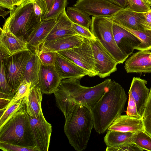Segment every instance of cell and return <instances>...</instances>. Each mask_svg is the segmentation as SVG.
<instances>
[{
  "label": "cell",
  "mask_w": 151,
  "mask_h": 151,
  "mask_svg": "<svg viewBox=\"0 0 151 151\" xmlns=\"http://www.w3.org/2000/svg\"><path fill=\"white\" fill-rule=\"evenodd\" d=\"M15 6H18L20 5L24 0H12Z\"/></svg>",
  "instance_id": "c3c4849f"
},
{
  "label": "cell",
  "mask_w": 151,
  "mask_h": 151,
  "mask_svg": "<svg viewBox=\"0 0 151 151\" xmlns=\"http://www.w3.org/2000/svg\"><path fill=\"white\" fill-rule=\"evenodd\" d=\"M67 2L68 0H54L51 7L42 21L56 18L65 9Z\"/></svg>",
  "instance_id": "f1b7e54d"
},
{
  "label": "cell",
  "mask_w": 151,
  "mask_h": 151,
  "mask_svg": "<svg viewBox=\"0 0 151 151\" xmlns=\"http://www.w3.org/2000/svg\"><path fill=\"white\" fill-rule=\"evenodd\" d=\"M37 86L31 88L25 96L26 111L29 116L37 117L42 110L41 103L42 94Z\"/></svg>",
  "instance_id": "603a6c76"
},
{
  "label": "cell",
  "mask_w": 151,
  "mask_h": 151,
  "mask_svg": "<svg viewBox=\"0 0 151 151\" xmlns=\"http://www.w3.org/2000/svg\"></svg>",
  "instance_id": "816d5d0a"
},
{
  "label": "cell",
  "mask_w": 151,
  "mask_h": 151,
  "mask_svg": "<svg viewBox=\"0 0 151 151\" xmlns=\"http://www.w3.org/2000/svg\"><path fill=\"white\" fill-rule=\"evenodd\" d=\"M46 8L47 13L48 12L51 7L54 0H43Z\"/></svg>",
  "instance_id": "bcb514c9"
},
{
  "label": "cell",
  "mask_w": 151,
  "mask_h": 151,
  "mask_svg": "<svg viewBox=\"0 0 151 151\" xmlns=\"http://www.w3.org/2000/svg\"><path fill=\"white\" fill-rule=\"evenodd\" d=\"M0 142L25 146H35L25 105L0 127Z\"/></svg>",
  "instance_id": "277c9868"
},
{
  "label": "cell",
  "mask_w": 151,
  "mask_h": 151,
  "mask_svg": "<svg viewBox=\"0 0 151 151\" xmlns=\"http://www.w3.org/2000/svg\"><path fill=\"white\" fill-rule=\"evenodd\" d=\"M128 94L129 99L126 114L130 116L141 118L138 113L136 102L131 92L129 91Z\"/></svg>",
  "instance_id": "f35d334b"
},
{
  "label": "cell",
  "mask_w": 151,
  "mask_h": 151,
  "mask_svg": "<svg viewBox=\"0 0 151 151\" xmlns=\"http://www.w3.org/2000/svg\"><path fill=\"white\" fill-rule=\"evenodd\" d=\"M141 118L145 131L151 136V88Z\"/></svg>",
  "instance_id": "f546056e"
},
{
  "label": "cell",
  "mask_w": 151,
  "mask_h": 151,
  "mask_svg": "<svg viewBox=\"0 0 151 151\" xmlns=\"http://www.w3.org/2000/svg\"><path fill=\"white\" fill-rule=\"evenodd\" d=\"M55 65L59 76L62 79L83 78L85 76H89L90 75L88 71L57 52Z\"/></svg>",
  "instance_id": "9a60e30c"
},
{
  "label": "cell",
  "mask_w": 151,
  "mask_h": 151,
  "mask_svg": "<svg viewBox=\"0 0 151 151\" xmlns=\"http://www.w3.org/2000/svg\"><path fill=\"white\" fill-rule=\"evenodd\" d=\"M107 18L119 25L141 31L145 30L142 26L145 19L144 13L135 12L127 7Z\"/></svg>",
  "instance_id": "5bb4252c"
},
{
  "label": "cell",
  "mask_w": 151,
  "mask_h": 151,
  "mask_svg": "<svg viewBox=\"0 0 151 151\" xmlns=\"http://www.w3.org/2000/svg\"><path fill=\"white\" fill-rule=\"evenodd\" d=\"M0 46L11 55L29 49L26 40L14 35L10 31L0 28Z\"/></svg>",
  "instance_id": "7402d4cb"
},
{
  "label": "cell",
  "mask_w": 151,
  "mask_h": 151,
  "mask_svg": "<svg viewBox=\"0 0 151 151\" xmlns=\"http://www.w3.org/2000/svg\"><path fill=\"white\" fill-rule=\"evenodd\" d=\"M56 18L43 20L35 27L26 39L28 46L36 53L38 52L41 44L55 23Z\"/></svg>",
  "instance_id": "2e32d148"
},
{
  "label": "cell",
  "mask_w": 151,
  "mask_h": 151,
  "mask_svg": "<svg viewBox=\"0 0 151 151\" xmlns=\"http://www.w3.org/2000/svg\"><path fill=\"white\" fill-rule=\"evenodd\" d=\"M31 88V83L24 80L19 86L12 101L7 106L25 97Z\"/></svg>",
  "instance_id": "d6a6232c"
},
{
  "label": "cell",
  "mask_w": 151,
  "mask_h": 151,
  "mask_svg": "<svg viewBox=\"0 0 151 151\" xmlns=\"http://www.w3.org/2000/svg\"><path fill=\"white\" fill-rule=\"evenodd\" d=\"M137 133L108 130L104 137V141L106 147H116L134 142Z\"/></svg>",
  "instance_id": "cb8c5ba5"
},
{
  "label": "cell",
  "mask_w": 151,
  "mask_h": 151,
  "mask_svg": "<svg viewBox=\"0 0 151 151\" xmlns=\"http://www.w3.org/2000/svg\"><path fill=\"white\" fill-rule=\"evenodd\" d=\"M144 150L138 147L134 142L125 144L120 146L106 147V151H143Z\"/></svg>",
  "instance_id": "74e56055"
},
{
  "label": "cell",
  "mask_w": 151,
  "mask_h": 151,
  "mask_svg": "<svg viewBox=\"0 0 151 151\" xmlns=\"http://www.w3.org/2000/svg\"><path fill=\"white\" fill-rule=\"evenodd\" d=\"M0 6L8 9L10 12L13 11L16 8L12 0H0Z\"/></svg>",
  "instance_id": "b9f144b4"
},
{
  "label": "cell",
  "mask_w": 151,
  "mask_h": 151,
  "mask_svg": "<svg viewBox=\"0 0 151 151\" xmlns=\"http://www.w3.org/2000/svg\"></svg>",
  "instance_id": "f5cc1de1"
},
{
  "label": "cell",
  "mask_w": 151,
  "mask_h": 151,
  "mask_svg": "<svg viewBox=\"0 0 151 151\" xmlns=\"http://www.w3.org/2000/svg\"><path fill=\"white\" fill-rule=\"evenodd\" d=\"M56 52L39 50L37 55L41 63L45 65H55Z\"/></svg>",
  "instance_id": "d590c367"
},
{
  "label": "cell",
  "mask_w": 151,
  "mask_h": 151,
  "mask_svg": "<svg viewBox=\"0 0 151 151\" xmlns=\"http://www.w3.org/2000/svg\"><path fill=\"white\" fill-rule=\"evenodd\" d=\"M111 3L116 5L124 8L127 6V0H108Z\"/></svg>",
  "instance_id": "ee69618b"
},
{
  "label": "cell",
  "mask_w": 151,
  "mask_h": 151,
  "mask_svg": "<svg viewBox=\"0 0 151 151\" xmlns=\"http://www.w3.org/2000/svg\"><path fill=\"white\" fill-rule=\"evenodd\" d=\"M147 82L145 79L134 77L129 91L131 92L136 102L138 113L141 118L149 95L150 89L146 86Z\"/></svg>",
  "instance_id": "ffe728a7"
},
{
  "label": "cell",
  "mask_w": 151,
  "mask_h": 151,
  "mask_svg": "<svg viewBox=\"0 0 151 151\" xmlns=\"http://www.w3.org/2000/svg\"><path fill=\"white\" fill-rule=\"evenodd\" d=\"M33 4L37 20L40 23L42 21L47 13L45 4L43 0H34Z\"/></svg>",
  "instance_id": "e575fe53"
},
{
  "label": "cell",
  "mask_w": 151,
  "mask_h": 151,
  "mask_svg": "<svg viewBox=\"0 0 151 151\" xmlns=\"http://www.w3.org/2000/svg\"><path fill=\"white\" fill-rule=\"evenodd\" d=\"M134 142L144 150L151 151V136L145 131L137 133Z\"/></svg>",
  "instance_id": "4dcf8cb0"
},
{
  "label": "cell",
  "mask_w": 151,
  "mask_h": 151,
  "mask_svg": "<svg viewBox=\"0 0 151 151\" xmlns=\"http://www.w3.org/2000/svg\"><path fill=\"white\" fill-rule=\"evenodd\" d=\"M107 130L135 133L145 131L141 118L130 116L127 114L121 115L113 122Z\"/></svg>",
  "instance_id": "44dd1931"
},
{
  "label": "cell",
  "mask_w": 151,
  "mask_h": 151,
  "mask_svg": "<svg viewBox=\"0 0 151 151\" xmlns=\"http://www.w3.org/2000/svg\"><path fill=\"white\" fill-rule=\"evenodd\" d=\"M85 38L79 35H73L54 40L43 42L39 50L57 52L81 45Z\"/></svg>",
  "instance_id": "d6986e66"
},
{
  "label": "cell",
  "mask_w": 151,
  "mask_h": 151,
  "mask_svg": "<svg viewBox=\"0 0 151 151\" xmlns=\"http://www.w3.org/2000/svg\"><path fill=\"white\" fill-rule=\"evenodd\" d=\"M119 26L133 34L140 40L141 43L135 49L139 50H151V30L145 29L141 31L123 26Z\"/></svg>",
  "instance_id": "4316f807"
},
{
  "label": "cell",
  "mask_w": 151,
  "mask_h": 151,
  "mask_svg": "<svg viewBox=\"0 0 151 151\" xmlns=\"http://www.w3.org/2000/svg\"></svg>",
  "instance_id": "db71d44e"
},
{
  "label": "cell",
  "mask_w": 151,
  "mask_h": 151,
  "mask_svg": "<svg viewBox=\"0 0 151 151\" xmlns=\"http://www.w3.org/2000/svg\"><path fill=\"white\" fill-rule=\"evenodd\" d=\"M91 19L90 27L91 32L118 64L123 63L128 57L122 53L116 44L112 21L107 18L93 16Z\"/></svg>",
  "instance_id": "8992f818"
},
{
  "label": "cell",
  "mask_w": 151,
  "mask_h": 151,
  "mask_svg": "<svg viewBox=\"0 0 151 151\" xmlns=\"http://www.w3.org/2000/svg\"><path fill=\"white\" fill-rule=\"evenodd\" d=\"M11 55L5 48L0 47V62H2L3 60Z\"/></svg>",
  "instance_id": "f6af8a7d"
},
{
  "label": "cell",
  "mask_w": 151,
  "mask_h": 151,
  "mask_svg": "<svg viewBox=\"0 0 151 151\" xmlns=\"http://www.w3.org/2000/svg\"><path fill=\"white\" fill-rule=\"evenodd\" d=\"M127 98L122 86L111 81L104 94L91 109L93 128L97 133L102 134L105 132L125 111Z\"/></svg>",
  "instance_id": "7a4b0ae2"
},
{
  "label": "cell",
  "mask_w": 151,
  "mask_h": 151,
  "mask_svg": "<svg viewBox=\"0 0 151 151\" xmlns=\"http://www.w3.org/2000/svg\"><path fill=\"white\" fill-rule=\"evenodd\" d=\"M14 93H6L0 92V110L4 109L13 99Z\"/></svg>",
  "instance_id": "60d3db41"
},
{
  "label": "cell",
  "mask_w": 151,
  "mask_h": 151,
  "mask_svg": "<svg viewBox=\"0 0 151 151\" xmlns=\"http://www.w3.org/2000/svg\"><path fill=\"white\" fill-rule=\"evenodd\" d=\"M150 50H139L126 60L124 68L127 72L151 73Z\"/></svg>",
  "instance_id": "e0dca14e"
},
{
  "label": "cell",
  "mask_w": 151,
  "mask_h": 151,
  "mask_svg": "<svg viewBox=\"0 0 151 151\" xmlns=\"http://www.w3.org/2000/svg\"><path fill=\"white\" fill-rule=\"evenodd\" d=\"M90 40L97 76L101 78L109 76L117 70L118 63L97 38Z\"/></svg>",
  "instance_id": "9c48e42d"
},
{
  "label": "cell",
  "mask_w": 151,
  "mask_h": 151,
  "mask_svg": "<svg viewBox=\"0 0 151 151\" xmlns=\"http://www.w3.org/2000/svg\"><path fill=\"white\" fill-rule=\"evenodd\" d=\"M72 27L79 35L84 38L89 40H95L96 39L89 29L73 23L72 24Z\"/></svg>",
  "instance_id": "ab89813d"
},
{
  "label": "cell",
  "mask_w": 151,
  "mask_h": 151,
  "mask_svg": "<svg viewBox=\"0 0 151 151\" xmlns=\"http://www.w3.org/2000/svg\"><path fill=\"white\" fill-rule=\"evenodd\" d=\"M66 14L73 23L89 29L92 20L90 15L73 6L67 7Z\"/></svg>",
  "instance_id": "484cf974"
},
{
  "label": "cell",
  "mask_w": 151,
  "mask_h": 151,
  "mask_svg": "<svg viewBox=\"0 0 151 151\" xmlns=\"http://www.w3.org/2000/svg\"><path fill=\"white\" fill-rule=\"evenodd\" d=\"M0 92L6 93H11L14 92L7 82L3 63L2 62H0Z\"/></svg>",
  "instance_id": "8d00e7d4"
},
{
  "label": "cell",
  "mask_w": 151,
  "mask_h": 151,
  "mask_svg": "<svg viewBox=\"0 0 151 151\" xmlns=\"http://www.w3.org/2000/svg\"><path fill=\"white\" fill-rule=\"evenodd\" d=\"M146 2L150 6H151V0H148Z\"/></svg>",
  "instance_id": "681fc988"
},
{
  "label": "cell",
  "mask_w": 151,
  "mask_h": 151,
  "mask_svg": "<svg viewBox=\"0 0 151 151\" xmlns=\"http://www.w3.org/2000/svg\"><path fill=\"white\" fill-rule=\"evenodd\" d=\"M72 23L67 17L65 9L56 18L55 24L45 38L44 42L78 35L73 28Z\"/></svg>",
  "instance_id": "ac0fdd59"
},
{
  "label": "cell",
  "mask_w": 151,
  "mask_h": 151,
  "mask_svg": "<svg viewBox=\"0 0 151 151\" xmlns=\"http://www.w3.org/2000/svg\"><path fill=\"white\" fill-rule=\"evenodd\" d=\"M73 6L95 17L108 18L123 8L108 0H78Z\"/></svg>",
  "instance_id": "30bf717a"
},
{
  "label": "cell",
  "mask_w": 151,
  "mask_h": 151,
  "mask_svg": "<svg viewBox=\"0 0 151 151\" xmlns=\"http://www.w3.org/2000/svg\"><path fill=\"white\" fill-rule=\"evenodd\" d=\"M112 29L117 46L126 56L128 57L131 55L141 43L140 40L133 34L113 22Z\"/></svg>",
  "instance_id": "4fadbf2b"
},
{
  "label": "cell",
  "mask_w": 151,
  "mask_h": 151,
  "mask_svg": "<svg viewBox=\"0 0 151 151\" xmlns=\"http://www.w3.org/2000/svg\"><path fill=\"white\" fill-rule=\"evenodd\" d=\"M0 148L4 151H39L36 146H25L1 142Z\"/></svg>",
  "instance_id": "836d02e7"
},
{
  "label": "cell",
  "mask_w": 151,
  "mask_h": 151,
  "mask_svg": "<svg viewBox=\"0 0 151 151\" xmlns=\"http://www.w3.org/2000/svg\"><path fill=\"white\" fill-rule=\"evenodd\" d=\"M5 8L0 6V15L2 17L4 18V17L7 15L9 13H10V11H6L4 10Z\"/></svg>",
  "instance_id": "7dc6e473"
},
{
  "label": "cell",
  "mask_w": 151,
  "mask_h": 151,
  "mask_svg": "<svg viewBox=\"0 0 151 151\" xmlns=\"http://www.w3.org/2000/svg\"><path fill=\"white\" fill-rule=\"evenodd\" d=\"M64 116V131L69 143L76 151L84 150L93 128L91 109L82 104H76Z\"/></svg>",
  "instance_id": "3957f363"
},
{
  "label": "cell",
  "mask_w": 151,
  "mask_h": 151,
  "mask_svg": "<svg viewBox=\"0 0 151 151\" xmlns=\"http://www.w3.org/2000/svg\"><path fill=\"white\" fill-rule=\"evenodd\" d=\"M25 97L6 107L0 118V127H1L12 116L25 105Z\"/></svg>",
  "instance_id": "83f0119b"
},
{
  "label": "cell",
  "mask_w": 151,
  "mask_h": 151,
  "mask_svg": "<svg viewBox=\"0 0 151 151\" xmlns=\"http://www.w3.org/2000/svg\"><path fill=\"white\" fill-rule=\"evenodd\" d=\"M33 1L24 0L13 11L10 12L2 29L26 41L29 34L39 23L34 13Z\"/></svg>",
  "instance_id": "5b68a950"
},
{
  "label": "cell",
  "mask_w": 151,
  "mask_h": 151,
  "mask_svg": "<svg viewBox=\"0 0 151 151\" xmlns=\"http://www.w3.org/2000/svg\"><path fill=\"white\" fill-rule=\"evenodd\" d=\"M82 78L62 79L54 93L56 106L64 116L68 110L76 104L91 108L104 94L111 81L107 78L94 86L88 87L81 84Z\"/></svg>",
  "instance_id": "6da1fadb"
},
{
  "label": "cell",
  "mask_w": 151,
  "mask_h": 151,
  "mask_svg": "<svg viewBox=\"0 0 151 151\" xmlns=\"http://www.w3.org/2000/svg\"><path fill=\"white\" fill-rule=\"evenodd\" d=\"M37 86L43 93H54L57 89L62 79L59 76L55 65H45L41 63Z\"/></svg>",
  "instance_id": "7c38bea8"
},
{
  "label": "cell",
  "mask_w": 151,
  "mask_h": 151,
  "mask_svg": "<svg viewBox=\"0 0 151 151\" xmlns=\"http://www.w3.org/2000/svg\"><path fill=\"white\" fill-rule=\"evenodd\" d=\"M126 7L134 11L144 13L151 10L150 6L145 0H127Z\"/></svg>",
  "instance_id": "1f68e13d"
},
{
  "label": "cell",
  "mask_w": 151,
  "mask_h": 151,
  "mask_svg": "<svg viewBox=\"0 0 151 151\" xmlns=\"http://www.w3.org/2000/svg\"><path fill=\"white\" fill-rule=\"evenodd\" d=\"M41 63L37 53H33L25 68L24 80L31 83V87L37 86Z\"/></svg>",
  "instance_id": "d4e9b609"
},
{
  "label": "cell",
  "mask_w": 151,
  "mask_h": 151,
  "mask_svg": "<svg viewBox=\"0 0 151 151\" xmlns=\"http://www.w3.org/2000/svg\"><path fill=\"white\" fill-rule=\"evenodd\" d=\"M35 145L39 151H48L52 131L51 125L45 119L42 111L37 117L29 116Z\"/></svg>",
  "instance_id": "8fae6325"
},
{
  "label": "cell",
  "mask_w": 151,
  "mask_h": 151,
  "mask_svg": "<svg viewBox=\"0 0 151 151\" xmlns=\"http://www.w3.org/2000/svg\"><path fill=\"white\" fill-rule=\"evenodd\" d=\"M57 53L88 71L89 76H97L90 40L85 38L84 41L80 46Z\"/></svg>",
  "instance_id": "ba28073f"
},
{
  "label": "cell",
  "mask_w": 151,
  "mask_h": 151,
  "mask_svg": "<svg viewBox=\"0 0 151 151\" xmlns=\"http://www.w3.org/2000/svg\"><path fill=\"white\" fill-rule=\"evenodd\" d=\"M33 53L29 49L22 51L2 61L7 82L14 94L24 80L26 64Z\"/></svg>",
  "instance_id": "52a82bcc"
},
{
  "label": "cell",
  "mask_w": 151,
  "mask_h": 151,
  "mask_svg": "<svg viewBox=\"0 0 151 151\" xmlns=\"http://www.w3.org/2000/svg\"><path fill=\"white\" fill-rule=\"evenodd\" d=\"M145 0L146 1V2H147V1L148 0Z\"/></svg>",
  "instance_id": "f907efd6"
},
{
  "label": "cell",
  "mask_w": 151,
  "mask_h": 151,
  "mask_svg": "<svg viewBox=\"0 0 151 151\" xmlns=\"http://www.w3.org/2000/svg\"><path fill=\"white\" fill-rule=\"evenodd\" d=\"M145 19L142 24L144 28L146 29L151 28V10L144 13Z\"/></svg>",
  "instance_id": "7bdbcfd3"
}]
</instances>
